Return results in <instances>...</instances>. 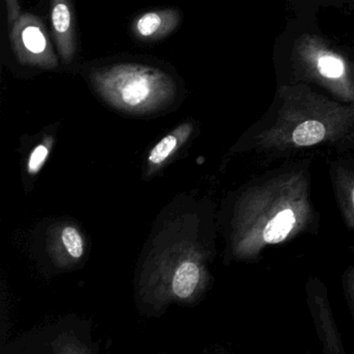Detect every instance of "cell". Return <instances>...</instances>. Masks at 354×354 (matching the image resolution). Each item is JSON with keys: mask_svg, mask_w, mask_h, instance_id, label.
Returning a JSON list of instances; mask_svg holds the SVG:
<instances>
[{"mask_svg": "<svg viewBox=\"0 0 354 354\" xmlns=\"http://www.w3.org/2000/svg\"><path fill=\"white\" fill-rule=\"evenodd\" d=\"M314 159H288L248 182L232 209V254L259 263L264 252L320 232L313 187Z\"/></svg>", "mask_w": 354, "mask_h": 354, "instance_id": "6da1fadb", "label": "cell"}, {"mask_svg": "<svg viewBox=\"0 0 354 354\" xmlns=\"http://www.w3.org/2000/svg\"><path fill=\"white\" fill-rule=\"evenodd\" d=\"M270 117L242 138L239 150L265 160L289 158L321 146L339 148L354 132V105L317 94L304 84L281 86Z\"/></svg>", "mask_w": 354, "mask_h": 354, "instance_id": "7a4b0ae2", "label": "cell"}, {"mask_svg": "<svg viewBox=\"0 0 354 354\" xmlns=\"http://www.w3.org/2000/svg\"><path fill=\"white\" fill-rule=\"evenodd\" d=\"M93 86L107 103L127 111H147L171 101L177 84L162 70L140 64L123 63L97 70Z\"/></svg>", "mask_w": 354, "mask_h": 354, "instance_id": "3957f363", "label": "cell"}, {"mask_svg": "<svg viewBox=\"0 0 354 354\" xmlns=\"http://www.w3.org/2000/svg\"><path fill=\"white\" fill-rule=\"evenodd\" d=\"M298 80L326 88L342 103L354 105V64L316 35H302L292 51Z\"/></svg>", "mask_w": 354, "mask_h": 354, "instance_id": "277c9868", "label": "cell"}, {"mask_svg": "<svg viewBox=\"0 0 354 354\" xmlns=\"http://www.w3.org/2000/svg\"><path fill=\"white\" fill-rule=\"evenodd\" d=\"M10 38L14 55L22 65L46 70L59 65L46 28L37 16L21 14L12 24Z\"/></svg>", "mask_w": 354, "mask_h": 354, "instance_id": "5b68a950", "label": "cell"}, {"mask_svg": "<svg viewBox=\"0 0 354 354\" xmlns=\"http://www.w3.org/2000/svg\"><path fill=\"white\" fill-rule=\"evenodd\" d=\"M306 304L317 337L324 354H346L341 333L333 317L328 288L318 277H308L304 283Z\"/></svg>", "mask_w": 354, "mask_h": 354, "instance_id": "8992f818", "label": "cell"}, {"mask_svg": "<svg viewBox=\"0 0 354 354\" xmlns=\"http://www.w3.org/2000/svg\"><path fill=\"white\" fill-rule=\"evenodd\" d=\"M342 156L328 162V176L342 221L354 233V156Z\"/></svg>", "mask_w": 354, "mask_h": 354, "instance_id": "52a82bcc", "label": "cell"}, {"mask_svg": "<svg viewBox=\"0 0 354 354\" xmlns=\"http://www.w3.org/2000/svg\"><path fill=\"white\" fill-rule=\"evenodd\" d=\"M51 26L55 44L64 64L76 53V30L72 0H51Z\"/></svg>", "mask_w": 354, "mask_h": 354, "instance_id": "ba28073f", "label": "cell"}, {"mask_svg": "<svg viewBox=\"0 0 354 354\" xmlns=\"http://www.w3.org/2000/svg\"><path fill=\"white\" fill-rule=\"evenodd\" d=\"M180 19V13L175 9L147 12L134 20L132 32L142 41L160 40L178 28Z\"/></svg>", "mask_w": 354, "mask_h": 354, "instance_id": "9c48e42d", "label": "cell"}, {"mask_svg": "<svg viewBox=\"0 0 354 354\" xmlns=\"http://www.w3.org/2000/svg\"><path fill=\"white\" fill-rule=\"evenodd\" d=\"M200 281V268L194 262L186 261L182 263L177 270L173 281V290L180 298H187L194 293Z\"/></svg>", "mask_w": 354, "mask_h": 354, "instance_id": "30bf717a", "label": "cell"}, {"mask_svg": "<svg viewBox=\"0 0 354 354\" xmlns=\"http://www.w3.org/2000/svg\"><path fill=\"white\" fill-rule=\"evenodd\" d=\"M190 130H192L190 126L183 125L176 130L175 133L169 134L163 138L151 151L149 161L153 165H160L163 161L167 160L169 155L177 148L179 140L187 136Z\"/></svg>", "mask_w": 354, "mask_h": 354, "instance_id": "8fae6325", "label": "cell"}, {"mask_svg": "<svg viewBox=\"0 0 354 354\" xmlns=\"http://www.w3.org/2000/svg\"><path fill=\"white\" fill-rule=\"evenodd\" d=\"M350 250L354 252V246H350ZM342 289L344 297L347 302L348 308L354 322V263L350 264L342 274Z\"/></svg>", "mask_w": 354, "mask_h": 354, "instance_id": "7c38bea8", "label": "cell"}, {"mask_svg": "<svg viewBox=\"0 0 354 354\" xmlns=\"http://www.w3.org/2000/svg\"><path fill=\"white\" fill-rule=\"evenodd\" d=\"M64 245L73 258H80L84 254V242L77 230L72 227H66L62 233Z\"/></svg>", "mask_w": 354, "mask_h": 354, "instance_id": "4fadbf2b", "label": "cell"}, {"mask_svg": "<svg viewBox=\"0 0 354 354\" xmlns=\"http://www.w3.org/2000/svg\"><path fill=\"white\" fill-rule=\"evenodd\" d=\"M48 156V148L45 145H39L30 155V162H28V169L30 173H37L44 165Z\"/></svg>", "mask_w": 354, "mask_h": 354, "instance_id": "5bb4252c", "label": "cell"}, {"mask_svg": "<svg viewBox=\"0 0 354 354\" xmlns=\"http://www.w3.org/2000/svg\"><path fill=\"white\" fill-rule=\"evenodd\" d=\"M6 5H7L8 22L10 24H13L16 19L21 15L19 0H6Z\"/></svg>", "mask_w": 354, "mask_h": 354, "instance_id": "9a60e30c", "label": "cell"}, {"mask_svg": "<svg viewBox=\"0 0 354 354\" xmlns=\"http://www.w3.org/2000/svg\"><path fill=\"white\" fill-rule=\"evenodd\" d=\"M337 151L339 153H347L349 151H354V132L344 140L343 144L337 149Z\"/></svg>", "mask_w": 354, "mask_h": 354, "instance_id": "2e32d148", "label": "cell"}]
</instances>
